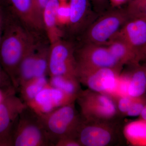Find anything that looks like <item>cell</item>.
I'll use <instances>...</instances> for the list:
<instances>
[{
    "label": "cell",
    "mask_w": 146,
    "mask_h": 146,
    "mask_svg": "<svg viewBox=\"0 0 146 146\" xmlns=\"http://www.w3.org/2000/svg\"><path fill=\"white\" fill-rule=\"evenodd\" d=\"M3 70L2 67V66H1V64H0V70Z\"/></svg>",
    "instance_id": "8d00e7d4"
},
{
    "label": "cell",
    "mask_w": 146,
    "mask_h": 146,
    "mask_svg": "<svg viewBox=\"0 0 146 146\" xmlns=\"http://www.w3.org/2000/svg\"><path fill=\"white\" fill-rule=\"evenodd\" d=\"M47 36L46 33L33 34L18 68L17 76L18 89L21 85L34 78L36 52L42 40Z\"/></svg>",
    "instance_id": "5bb4252c"
},
{
    "label": "cell",
    "mask_w": 146,
    "mask_h": 146,
    "mask_svg": "<svg viewBox=\"0 0 146 146\" xmlns=\"http://www.w3.org/2000/svg\"><path fill=\"white\" fill-rule=\"evenodd\" d=\"M76 102L84 121H117L120 117L115 100L106 94L88 89L82 90Z\"/></svg>",
    "instance_id": "277c9868"
},
{
    "label": "cell",
    "mask_w": 146,
    "mask_h": 146,
    "mask_svg": "<svg viewBox=\"0 0 146 146\" xmlns=\"http://www.w3.org/2000/svg\"><path fill=\"white\" fill-rule=\"evenodd\" d=\"M92 7L98 16L102 14L108 8L109 0H90Z\"/></svg>",
    "instance_id": "484cf974"
},
{
    "label": "cell",
    "mask_w": 146,
    "mask_h": 146,
    "mask_svg": "<svg viewBox=\"0 0 146 146\" xmlns=\"http://www.w3.org/2000/svg\"><path fill=\"white\" fill-rule=\"evenodd\" d=\"M1 33H0V39H1Z\"/></svg>",
    "instance_id": "74e56055"
},
{
    "label": "cell",
    "mask_w": 146,
    "mask_h": 146,
    "mask_svg": "<svg viewBox=\"0 0 146 146\" xmlns=\"http://www.w3.org/2000/svg\"><path fill=\"white\" fill-rule=\"evenodd\" d=\"M141 60H144L146 63V46L141 51Z\"/></svg>",
    "instance_id": "d6a6232c"
},
{
    "label": "cell",
    "mask_w": 146,
    "mask_h": 146,
    "mask_svg": "<svg viewBox=\"0 0 146 146\" xmlns=\"http://www.w3.org/2000/svg\"><path fill=\"white\" fill-rule=\"evenodd\" d=\"M127 4L125 9L129 19L146 20V0H131Z\"/></svg>",
    "instance_id": "603a6c76"
},
{
    "label": "cell",
    "mask_w": 146,
    "mask_h": 146,
    "mask_svg": "<svg viewBox=\"0 0 146 146\" xmlns=\"http://www.w3.org/2000/svg\"><path fill=\"white\" fill-rule=\"evenodd\" d=\"M48 80L50 86L77 98L82 90L81 83L75 76H51Z\"/></svg>",
    "instance_id": "ffe728a7"
},
{
    "label": "cell",
    "mask_w": 146,
    "mask_h": 146,
    "mask_svg": "<svg viewBox=\"0 0 146 146\" xmlns=\"http://www.w3.org/2000/svg\"><path fill=\"white\" fill-rule=\"evenodd\" d=\"M121 71L109 68L78 71L77 77L80 83L92 91L115 96Z\"/></svg>",
    "instance_id": "30bf717a"
},
{
    "label": "cell",
    "mask_w": 146,
    "mask_h": 146,
    "mask_svg": "<svg viewBox=\"0 0 146 146\" xmlns=\"http://www.w3.org/2000/svg\"><path fill=\"white\" fill-rule=\"evenodd\" d=\"M48 1L49 0H33L35 6L43 20L44 10Z\"/></svg>",
    "instance_id": "f1b7e54d"
},
{
    "label": "cell",
    "mask_w": 146,
    "mask_h": 146,
    "mask_svg": "<svg viewBox=\"0 0 146 146\" xmlns=\"http://www.w3.org/2000/svg\"><path fill=\"white\" fill-rule=\"evenodd\" d=\"M13 86L9 76L3 70H0V88Z\"/></svg>",
    "instance_id": "83f0119b"
},
{
    "label": "cell",
    "mask_w": 146,
    "mask_h": 146,
    "mask_svg": "<svg viewBox=\"0 0 146 146\" xmlns=\"http://www.w3.org/2000/svg\"><path fill=\"white\" fill-rule=\"evenodd\" d=\"M55 146H81L76 138L65 137L58 139L56 142Z\"/></svg>",
    "instance_id": "4316f807"
},
{
    "label": "cell",
    "mask_w": 146,
    "mask_h": 146,
    "mask_svg": "<svg viewBox=\"0 0 146 146\" xmlns=\"http://www.w3.org/2000/svg\"><path fill=\"white\" fill-rule=\"evenodd\" d=\"M53 145L61 138H76L78 131L82 121L75 102L39 116Z\"/></svg>",
    "instance_id": "5b68a950"
},
{
    "label": "cell",
    "mask_w": 146,
    "mask_h": 146,
    "mask_svg": "<svg viewBox=\"0 0 146 146\" xmlns=\"http://www.w3.org/2000/svg\"><path fill=\"white\" fill-rule=\"evenodd\" d=\"M76 99L77 97L54 88L49 84L27 105L41 116L58 108L75 102Z\"/></svg>",
    "instance_id": "7c38bea8"
},
{
    "label": "cell",
    "mask_w": 146,
    "mask_h": 146,
    "mask_svg": "<svg viewBox=\"0 0 146 146\" xmlns=\"http://www.w3.org/2000/svg\"><path fill=\"white\" fill-rule=\"evenodd\" d=\"M131 0H109L110 4L112 8H119L127 4Z\"/></svg>",
    "instance_id": "4dcf8cb0"
},
{
    "label": "cell",
    "mask_w": 146,
    "mask_h": 146,
    "mask_svg": "<svg viewBox=\"0 0 146 146\" xmlns=\"http://www.w3.org/2000/svg\"><path fill=\"white\" fill-rule=\"evenodd\" d=\"M134 98L126 96L118 97L114 99L120 117H125L133 103Z\"/></svg>",
    "instance_id": "cb8c5ba5"
},
{
    "label": "cell",
    "mask_w": 146,
    "mask_h": 146,
    "mask_svg": "<svg viewBox=\"0 0 146 146\" xmlns=\"http://www.w3.org/2000/svg\"><path fill=\"white\" fill-rule=\"evenodd\" d=\"M78 43V44H76L75 51L77 72L102 68L121 71L123 65L113 56L106 46Z\"/></svg>",
    "instance_id": "52a82bcc"
},
{
    "label": "cell",
    "mask_w": 146,
    "mask_h": 146,
    "mask_svg": "<svg viewBox=\"0 0 146 146\" xmlns=\"http://www.w3.org/2000/svg\"><path fill=\"white\" fill-rule=\"evenodd\" d=\"M4 6L33 33H46L44 21L35 6L33 0H3Z\"/></svg>",
    "instance_id": "4fadbf2b"
},
{
    "label": "cell",
    "mask_w": 146,
    "mask_h": 146,
    "mask_svg": "<svg viewBox=\"0 0 146 146\" xmlns=\"http://www.w3.org/2000/svg\"><path fill=\"white\" fill-rule=\"evenodd\" d=\"M129 66L131 70L126 72L129 77L128 96L133 98L141 96L146 92L145 70L143 65L139 63Z\"/></svg>",
    "instance_id": "ac0fdd59"
},
{
    "label": "cell",
    "mask_w": 146,
    "mask_h": 146,
    "mask_svg": "<svg viewBox=\"0 0 146 146\" xmlns=\"http://www.w3.org/2000/svg\"><path fill=\"white\" fill-rule=\"evenodd\" d=\"M105 46L123 65H135L141 61L138 53L118 34Z\"/></svg>",
    "instance_id": "2e32d148"
},
{
    "label": "cell",
    "mask_w": 146,
    "mask_h": 146,
    "mask_svg": "<svg viewBox=\"0 0 146 146\" xmlns=\"http://www.w3.org/2000/svg\"><path fill=\"white\" fill-rule=\"evenodd\" d=\"M140 119L146 121V105L140 115Z\"/></svg>",
    "instance_id": "836d02e7"
},
{
    "label": "cell",
    "mask_w": 146,
    "mask_h": 146,
    "mask_svg": "<svg viewBox=\"0 0 146 146\" xmlns=\"http://www.w3.org/2000/svg\"><path fill=\"white\" fill-rule=\"evenodd\" d=\"M129 19L125 8L109 9L97 17L76 43L106 46Z\"/></svg>",
    "instance_id": "7a4b0ae2"
},
{
    "label": "cell",
    "mask_w": 146,
    "mask_h": 146,
    "mask_svg": "<svg viewBox=\"0 0 146 146\" xmlns=\"http://www.w3.org/2000/svg\"><path fill=\"white\" fill-rule=\"evenodd\" d=\"M13 146H53L39 116L27 106L13 128Z\"/></svg>",
    "instance_id": "3957f363"
},
{
    "label": "cell",
    "mask_w": 146,
    "mask_h": 146,
    "mask_svg": "<svg viewBox=\"0 0 146 146\" xmlns=\"http://www.w3.org/2000/svg\"><path fill=\"white\" fill-rule=\"evenodd\" d=\"M16 90L13 86L7 88H0V103L9 94L16 92Z\"/></svg>",
    "instance_id": "f546056e"
},
{
    "label": "cell",
    "mask_w": 146,
    "mask_h": 146,
    "mask_svg": "<svg viewBox=\"0 0 146 146\" xmlns=\"http://www.w3.org/2000/svg\"><path fill=\"white\" fill-rule=\"evenodd\" d=\"M123 134L130 145L146 146V121L140 119L128 123L123 127Z\"/></svg>",
    "instance_id": "d6986e66"
},
{
    "label": "cell",
    "mask_w": 146,
    "mask_h": 146,
    "mask_svg": "<svg viewBox=\"0 0 146 146\" xmlns=\"http://www.w3.org/2000/svg\"><path fill=\"white\" fill-rule=\"evenodd\" d=\"M75 48L74 42L63 38L51 44L49 76L66 75L77 77Z\"/></svg>",
    "instance_id": "ba28073f"
},
{
    "label": "cell",
    "mask_w": 146,
    "mask_h": 146,
    "mask_svg": "<svg viewBox=\"0 0 146 146\" xmlns=\"http://www.w3.org/2000/svg\"><path fill=\"white\" fill-rule=\"evenodd\" d=\"M120 125L117 121L102 122L82 120L77 139L81 146H108L117 143L121 137Z\"/></svg>",
    "instance_id": "8992f818"
},
{
    "label": "cell",
    "mask_w": 146,
    "mask_h": 146,
    "mask_svg": "<svg viewBox=\"0 0 146 146\" xmlns=\"http://www.w3.org/2000/svg\"><path fill=\"white\" fill-rule=\"evenodd\" d=\"M59 0H49L43 14L45 31L51 44L63 38V33L58 25Z\"/></svg>",
    "instance_id": "e0dca14e"
},
{
    "label": "cell",
    "mask_w": 146,
    "mask_h": 146,
    "mask_svg": "<svg viewBox=\"0 0 146 146\" xmlns=\"http://www.w3.org/2000/svg\"><path fill=\"white\" fill-rule=\"evenodd\" d=\"M49 84L47 77L34 78L19 87L21 99L27 104Z\"/></svg>",
    "instance_id": "7402d4cb"
},
{
    "label": "cell",
    "mask_w": 146,
    "mask_h": 146,
    "mask_svg": "<svg viewBox=\"0 0 146 146\" xmlns=\"http://www.w3.org/2000/svg\"><path fill=\"white\" fill-rule=\"evenodd\" d=\"M3 26L0 39V64L18 89L17 72L33 34L5 7L3 6Z\"/></svg>",
    "instance_id": "6da1fadb"
},
{
    "label": "cell",
    "mask_w": 146,
    "mask_h": 146,
    "mask_svg": "<svg viewBox=\"0 0 146 146\" xmlns=\"http://www.w3.org/2000/svg\"><path fill=\"white\" fill-rule=\"evenodd\" d=\"M143 65L144 68H145V70L146 73V63H145V64H144V65Z\"/></svg>",
    "instance_id": "d590c367"
},
{
    "label": "cell",
    "mask_w": 146,
    "mask_h": 146,
    "mask_svg": "<svg viewBox=\"0 0 146 146\" xmlns=\"http://www.w3.org/2000/svg\"><path fill=\"white\" fill-rule=\"evenodd\" d=\"M3 26V9L2 6H0V33L1 34Z\"/></svg>",
    "instance_id": "1f68e13d"
},
{
    "label": "cell",
    "mask_w": 146,
    "mask_h": 146,
    "mask_svg": "<svg viewBox=\"0 0 146 146\" xmlns=\"http://www.w3.org/2000/svg\"><path fill=\"white\" fill-rule=\"evenodd\" d=\"M69 21L63 38L76 43L98 16L90 0H70Z\"/></svg>",
    "instance_id": "9c48e42d"
},
{
    "label": "cell",
    "mask_w": 146,
    "mask_h": 146,
    "mask_svg": "<svg viewBox=\"0 0 146 146\" xmlns=\"http://www.w3.org/2000/svg\"><path fill=\"white\" fill-rule=\"evenodd\" d=\"M146 105L145 94L141 96L134 98L133 103L126 115L125 117H136L140 116Z\"/></svg>",
    "instance_id": "d4e9b609"
},
{
    "label": "cell",
    "mask_w": 146,
    "mask_h": 146,
    "mask_svg": "<svg viewBox=\"0 0 146 146\" xmlns=\"http://www.w3.org/2000/svg\"><path fill=\"white\" fill-rule=\"evenodd\" d=\"M3 3V0H0V6L2 5Z\"/></svg>",
    "instance_id": "e575fe53"
},
{
    "label": "cell",
    "mask_w": 146,
    "mask_h": 146,
    "mask_svg": "<svg viewBox=\"0 0 146 146\" xmlns=\"http://www.w3.org/2000/svg\"><path fill=\"white\" fill-rule=\"evenodd\" d=\"M51 43L48 36L42 40L36 52L34 78L49 76V58Z\"/></svg>",
    "instance_id": "44dd1931"
},
{
    "label": "cell",
    "mask_w": 146,
    "mask_h": 146,
    "mask_svg": "<svg viewBox=\"0 0 146 146\" xmlns=\"http://www.w3.org/2000/svg\"><path fill=\"white\" fill-rule=\"evenodd\" d=\"M16 93L9 94L0 103V146H13L14 124L20 113L27 106Z\"/></svg>",
    "instance_id": "8fae6325"
},
{
    "label": "cell",
    "mask_w": 146,
    "mask_h": 146,
    "mask_svg": "<svg viewBox=\"0 0 146 146\" xmlns=\"http://www.w3.org/2000/svg\"><path fill=\"white\" fill-rule=\"evenodd\" d=\"M138 53L141 54L146 46V20L129 19L118 33Z\"/></svg>",
    "instance_id": "9a60e30c"
}]
</instances>
